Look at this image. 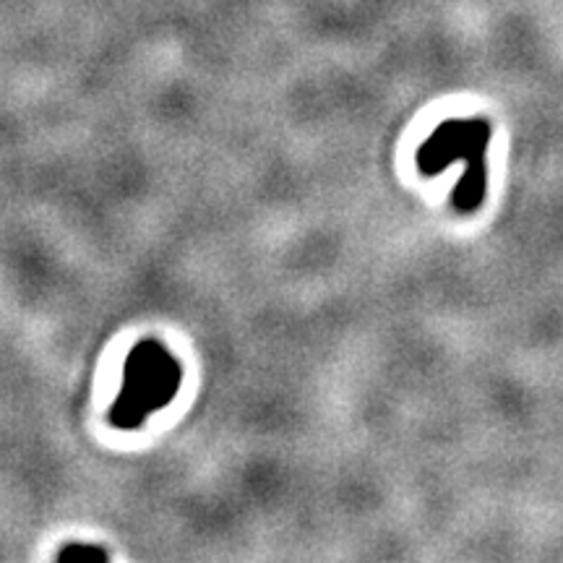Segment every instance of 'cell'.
I'll return each instance as SVG.
<instances>
[]
</instances>
